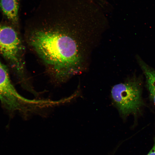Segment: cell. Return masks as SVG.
Listing matches in <instances>:
<instances>
[{
  "mask_svg": "<svg viewBox=\"0 0 155 155\" xmlns=\"http://www.w3.org/2000/svg\"><path fill=\"white\" fill-rule=\"evenodd\" d=\"M0 100L10 110L20 109L25 100L16 92L5 67L0 61Z\"/></svg>",
  "mask_w": 155,
  "mask_h": 155,
  "instance_id": "4",
  "label": "cell"
},
{
  "mask_svg": "<svg viewBox=\"0 0 155 155\" xmlns=\"http://www.w3.org/2000/svg\"><path fill=\"white\" fill-rule=\"evenodd\" d=\"M142 81L134 75L112 88L111 96L114 105L123 119L140 113L144 103L142 97Z\"/></svg>",
  "mask_w": 155,
  "mask_h": 155,
  "instance_id": "2",
  "label": "cell"
},
{
  "mask_svg": "<svg viewBox=\"0 0 155 155\" xmlns=\"http://www.w3.org/2000/svg\"><path fill=\"white\" fill-rule=\"evenodd\" d=\"M136 59L145 78L146 86L150 98L155 105V69L146 63L139 55H137Z\"/></svg>",
  "mask_w": 155,
  "mask_h": 155,
  "instance_id": "5",
  "label": "cell"
},
{
  "mask_svg": "<svg viewBox=\"0 0 155 155\" xmlns=\"http://www.w3.org/2000/svg\"><path fill=\"white\" fill-rule=\"evenodd\" d=\"M81 28L63 23L32 26L28 40L56 76L67 77L84 69Z\"/></svg>",
  "mask_w": 155,
  "mask_h": 155,
  "instance_id": "1",
  "label": "cell"
},
{
  "mask_svg": "<svg viewBox=\"0 0 155 155\" xmlns=\"http://www.w3.org/2000/svg\"><path fill=\"white\" fill-rule=\"evenodd\" d=\"M18 0H0V9L3 14L13 24L18 20Z\"/></svg>",
  "mask_w": 155,
  "mask_h": 155,
  "instance_id": "6",
  "label": "cell"
},
{
  "mask_svg": "<svg viewBox=\"0 0 155 155\" xmlns=\"http://www.w3.org/2000/svg\"><path fill=\"white\" fill-rule=\"evenodd\" d=\"M22 51L21 41L15 30L0 24V53L20 73L23 71Z\"/></svg>",
  "mask_w": 155,
  "mask_h": 155,
  "instance_id": "3",
  "label": "cell"
},
{
  "mask_svg": "<svg viewBox=\"0 0 155 155\" xmlns=\"http://www.w3.org/2000/svg\"><path fill=\"white\" fill-rule=\"evenodd\" d=\"M147 155H155V137L154 145Z\"/></svg>",
  "mask_w": 155,
  "mask_h": 155,
  "instance_id": "7",
  "label": "cell"
}]
</instances>
